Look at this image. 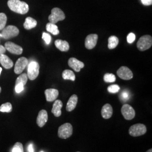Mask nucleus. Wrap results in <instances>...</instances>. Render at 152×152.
I'll list each match as a JSON object with an SVG mask.
<instances>
[{"mask_svg":"<svg viewBox=\"0 0 152 152\" xmlns=\"http://www.w3.org/2000/svg\"><path fill=\"white\" fill-rule=\"evenodd\" d=\"M7 5L11 11L19 14H26L29 11V6L27 4L20 0H9Z\"/></svg>","mask_w":152,"mask_h":152,"instance_id":"obj_1","label":"nucleus"},{"mask_svg":"<svg viewBox=\"0 0 152 152\" xmlns=\"http://www.w3.org/2000/svg\"><path fill=\"white\" fill-rule=\"evenodd\" d=\"M152 45V37L149 35L142 36L137 42V48L141 51H144L150 49Z\"/></svg>","mask_w":152,"mask_h":152,"instance_id":"obj_2","label":"nucleus"},{"mask_svg":"<svg viewBox=\"0 0 152 152\" xmlns=\"http://www.w3.org/2000/svg\"><path fill=\"white\" fill-rule=\"evenodd\" d=\"M65 15L64 12L59 8L55 7L51 10V14L49 15V20L50 23L56 24L59 21L64 20Z\"/></svg>","mask_w":152,"mask_h":152,"instance_id":"obj_3","label":"nucleus"},{"mask_svg":"<svg viewBox=\"0 0 152 152\" xmlns=\"http://www.w3.org/2000/svg\"><path fill=\"white\" fill-rule=\"evenodd\" d=\"M73 134V127L71 124L66 123L60 126L58 129V136L63 139H66L72 136Z\"/></svg>","mask_w":152,"mask_h":152,"instance_id":"obj_4","label":"nucleus"},{"mask_svg":"<svg viewBox=\"0 0 152 152\" xmlns=\"http://www.w3.org/2000/svg\"><path fill=\"white\" fill-rule=\"evenodd\" d=\"M129 132L131 136L134 137L141 136L147 132V127L145 125L137 124L131 126L129 129Z\"/></svg>","mask_w":152,"mask_h":152,"instance_id":"obj_5","label":"nucleus"},{"mask_svg":"<svg viewBox=\"0 0 152 152\" xmlns=\"http://www.w3.org/2000/svg\"><path fill=\"white\" fill-rule=\"evenodd\" d=\"M39 65L36 61H32L29 63L28 66V78L31 80H34L39 75Z\"/></svg>","mask_w":152,"mask_h":152,"instance_id":"obj_6","label":"nucleus"},{"mask_svg":"<svg viewBox=\"0 0 152 152\" xmlns=\"http://www.w3.org/2000/svg\"><path fill=\"white\" fill-rule=\"evenodd\" d=\"M19 33V30L18 28L14 26H9L2 30L1 33L2 37L6 39L15 37Z\"/></svg>","mask_w":152,"mask_h":152,"instance_id":"obj_7","label":"nucleus"},{"mask_svg":"<svg viewBox=\"0 0 152 152\" xmlns=\"http://www.w3.org/2000/svg\"><path fill=\"white\" fill-rule=\"evenodd\" d=\"M121 113L126 120H132L135 116V110L127 104H125L122 106L121 108Z\"/></svg>","mask_w":152,"mask_h":152,"instance_id":"obj_8","label":"nucleus"},{"mask_svg":"<svg viewBox=\"0 0 152 152\" xmlns=\"http://www.w3.org/2000/svg\"><path fill=\"white\" fill-rule=\"evenodd\" d=\"M117 74L120 78L124 80H130L133 78V73L130 69L125 66L120 67L117 72Z\"/></svg>","mask_w":152,"mask_h":152,"instance_id":"obj_9","label":"nucleus"},{"mask_svg":"<svg viewBox=\"0 0 152 152\" xmlns=\"http://www.w3.org/2000/svg\"><path fill=\"white\" fill-rule=\"evenodd\" d=\"M28 64V60L25 57H21L16 61L14 67V72L18 74H21L26 68Z\"/></svg>","mask_w":152,"mask_h":152,"instance_id":"obj_10","label":"nucleus"},{"mask_svg":"<svg viewBox=\"0 0 152 152\" xmlns=\"http://www.w3.org/2000/svg\"><path fill=\"white\" fill-rule=\"evenodd\" d=\"M6 50L9 51L11 54L15 55L22 54L23 53V48L21 46L14 44L11 42H7L5 44Z\"/></svg>","mask_w":152,"mask_h":152,"instance_id":"obj_11","label":"nucleus"},{"mask_svg":"<svg viewBox=\"0 0 152 152\" xmlns=\"http://www.w3.org/2000/svg\"><path fill=\"white\" fill-rule=\"evenodd\" d=\"M98 36L96 34H91L88 35L85 39V47L87 49H94L97 44Z\"/></svg>","mask_w":152,"mask_h":152,"instance_id":"obj_12","label":"nucleus"},{"mask_svg":"<svg viewBox=\"0 0 152 152\" xmlns=\"http://www.w3.org/2000/svg\"><path fill=\"white\" fill-rule=\"evenodd\" d=\"M68 63L71 68H72L73 70H75L77 72H80L82 68H83L85 66V64L83 62L75 58H70L68 60Z\"/></svg>","mask_w":152,"mask_h":152,"instance_id":"obj_13","label":"nucleus"},{"mask_svg":"<svg viewBox=\"0 0 152 152\" xmlns=\"http://www.w3.org/2000/svg\"><path fill=\"white\" fill-rule=\"evenodd\" d=\"M48 120V114L46 110H41L39 111L37 118V124L39 127H42Z\"/></svg>","mask_w":152,"mask_h":152,"instance_id":"obj_14","label":"nucleus"},{"mask_svg":"<svg viewBox=\"0 0 152 152\" xmlns=\"http://www.w3.org/2000/svg\"><path fill=\"white\" fill-rule=\"evenodd\" d=\"M46 99L48 102H51L55 101L59 95V91L58 90L54 88L46 89L45 91Z\"/></svg>","mask_w":152,"mask_h":152,"instance_id":"obj_15","label":"nucleus"},{"mask_svg":"<svg viewBox=\"0 0 152 152\" xmlns=\"http://www.w3.org/2000/svg\"><path fill=\"white\" fill-rule=\"evenodd\" d=\"M0 63L6 69H10L13 66V61L5 54L0 55Z\"/></svg>","mask_w":152,"mask_h":152,"instance_id":"obj_16","label":"nucleus"},{"mask_svg":"<svg viewBox=\"0 0 152 152\" xmlns=\"http://www.w3.org/2000/svg\"><path fill=\"white\" fill-rule=\"evenodd\" d=\"M63 107V103L60 100H56L53 105L51 112L54 114L55 117H60L61 114V109Z\"/></svg>","mask_w":152,"mask_h":152,"instance_id":"obj_17","label":"nucleus"},{"mask_svg":"<svg viewBox=\"0 0 152 152\" xmlns=\"http://www.w3.org/2000/svg\"><path fill=\"white\" fill-rule=\"evenodd\" d=\"M78 102V97L77 96L74 94L72 95L69 100L68 101V103L66 106V110L68 112H72L73 110L76 107L77 104Z\"/></svg>","mask_w":152,"mask_h":152,"instance_id":"obj_18","label":"nucleus"},{"mask_svg":"<svg viewBox=\"0 0 152 152\" xmlns=\"http://www.w3.org/2000/svg\"><path fill=\"white\" fill-rule=\"evenodd\" d=\"M113 114L112 107L109 104H106L104 105L102 109V115L104 119L110 118Z\"/></svg>","mask_w":152,"mask_h":152,"instance_id":"obj_19","label":"nucleus"},{"mask_svg":"<svg viewBox=\"0 0 152 152\" xmlns=\"http://www.w3.org/2000/svg\"><path fill=\"white\" fill-rule=\"evenodd\" d=\"M55 45L57 49L63 52L68 51L69 49V43L66 41L57 39L55 41Z\"/></svg>","mask_w":152,"mask_h":152,"instance_id":"obj_20","label":"nucleus"},{"mask_svg":"<svg viewBox=\"0 0 152 152\" xmlns=\"http://www.w3.org/2000/svg\"><path fill=\"white\" fill-rule=\"evenodd\" d=\"M37 24V22L34 19L31 17H27L26 19V20L24 23V28L26 29L29 30L36 27Z\"/></svg>","mask_w":152,"mask_h":152,"instance_id":"obj_21","label":"nucleus"},{"mask_svg":"<svg viewBox=\"0 0 152 152\" xmlns=\"http://www.w3.org/2000/svg\"><path fill=\"white\" fill-rule=\"evenodd\" d=\"M46 29L47 31L52 33L54 35H58L59 33V31L58 27L55 24L51 23H49L46 26Z\"/></svg>","mask_w":152,"mask_h":152,"instance_id":"obj_22","label":"nucleus"},{"mask_svg":"<svg viewBox=\"0 0 152 152\" xmlns=\"http://www.w3.org/2000/svg\"><path fill=\"white\" fill-rule=\"evenodd\" d=\"M62 77L64 80H68L72 81H75L76 79V76L73 72L69 69H66L63 72Z\"/></svg>","mask_w":152,"mask_h":152,"instance_id":"obj_23","label":"nucleus"},{"mask_svg":"<svg viewBox=\"0 0 152 152\" xmlns=\"http://www.w3.org/2000/svg\"><path fill=\"white\" fill-rule=\"evenodd\" d=\"M119 43V39L116 36H112L108 38V47L109 49H115Z\"/></svg>","mask_w":152,"mask_h":152,"instance_id":"obj_24","label":"nucleus"},{"mask_svg":"<svg viewBox=\"0 0 152 152\" xmlns=\"http://www.w3.org/2000/svg\"><path fill=\"white\" fill-rule=\"evenodd\" d=\"M28 81L27 75L26 73H23L19 76L16 79L15 85L17 84H22L25 86Z\"/></svg>","mask_w":152,"mask_h":152,"instance_id":"obj_25","label":"nucleus"},{"mask_svg":"<svg viewBox=\"0 0 152 152\" xmlns=\"http://www.w3.org/2000/svg\"><path fill=\"white\" fill-rule=\"evenodd\" d=\"M12 110V105L10 103H6L0 106V112L10 113Z\"/></svg>","mask_w":152,"mask_h":152,"instance_id":"obj_26","label":"nucleus"},{"mask_svg":"<svg viewBox=\"0 0 152 152\" xmlns=\"http://www.w3.org/2000/svg\"><path fill=\"white\" fill-rule=\"evenodd\" d=\"M7 22V16L4 13H0V31L2 30L5 27Z\"/></svg>","mask_w":152,"mask_h":152,"instance_id":"obj_27","label":"nucleus"},{"mask_svg":"<svg viewBox=\"0 0 152 152\" xmlns=\"http://www.w3.org/2000/svg\"><path fill=\"white\" fill-rule=\"evenodd\" d=\"M116 78L112 73H106L104 76V81L108 83H112L115 81Z\"/></svg>","mask_w":152,"mask_h":152,"instance_id":"obj_28","label":"nucleus"},{"mask_svg":"<svg viewBox=\"0 0 152 152\" xmlns=\"http://www.w3.org/2000/svg\"><path fill=\"white\" fill-rule=\"evenodd\" d=\"M12 152H24L23 146L21 142H17L14 145Z\"/></svg>","mask_w":152,"mask_h":152,"instance_id":"obj_29","label":"nucleus"},{"mask_svg":"<svg viewBox=\"0 0 152 152\" xmlns=\"http://www.w3.org/2000/svg\"><path fill=\"white\" fill-rule=\"evenodd\" d=\"M120 90V86L117 85H112L108 87V91L110 93H112V94H115L118 92Z\"/></svg>","mask_w":152,"mask_h":152,"instance_id":"obj_30","label":"nucleus"},{"mask_svg":"<svg viewBox=\"0 0 152 152\" xmlns=\"http://www.w3.org/2000/svg\"><path fill=\"white\" fill-rule=\"evenodd\" d=\"M42 38L44 39L45 42V43L47 44V45H49V44H50L51 41V36L48 33H43Z\"/></svg>","mask_w":152,"mask_h":152,"instance_id":"obj_31","label":"nucleus"},{"mask_svg":"<svg viewBox=\"0 0 152 152\" xmlns=\"http://www.w3.org/2000/svg\"><path fill=\"white\" fill-rule=\"evenodd\" d=\"M135 38H136L135 34L133 33H130L127 36V41L129 44H132L135 41Z\"/></svg>","mask_w":152,"mask_h":152,"instance_id":"obj_32","label":"nucleus"},{"mask_svg":"<svg viewBox=\"0 0 152 152\" xmlns=\"http://www.w3.org/2000/svg\"><path fill=\"white\" fill-rule=\"evenodd\" d=\"M24 87V86L22 84H17V85H15V92L16 93H18V94L20 93V92L23 91Z\"/></svg>","mask_w":152,"mask_h":152,"instance_id":"obj_33","label":"nucleus"},{"mask_svg":"<svg viewBox=\"0 0 152 152\" xmlns=\"http://www.w3.org/2000/svg\"><path fill=\"white\" fill-rule=\"evenodd\" d=\"M129 94L127 91H123L121 94V97L122 99V100L124 101H126L127 100L129 99Z\"/></svg>","mask_w":152,"mask_h":152,"instance_id":"obj_34","label":"nucleus"},{"mask_svg":"<svg viewBox=\"0 0 152 152\" xmlns=\"http://www.w3.org/2000/svg\"><path fill=\"white\" fill-rule=\"evenodd\" d=\"M141 3L145 6L152 5V0H141Z\"/></svg>","mask_w":152,"mask_h":152,"instance_id":"obj_35","label":"nucleus"},{"mask_svg":"<svg viewBox=\"0 0 152 152\" xmlns=\"http://www.w3.org/2000/svg\"><path fill=\"white\" fill-rule=\"evenodd\" d=\"M5 48L2 45H0V55L5 54L6 52Z\"/></svg>","mask_w":152,"mask_h":152,"instance_id":"obj_36","label":"nucleus"},{"mask_svg":"<svg viewBox=\"0 0 152 152\" xmlns=\"http://www.w3.org/2000/svg\"><path fill=\"white\" fill-rule=\"evenodd\" d=\"M28 151L29 152H34V148L32 144H30L28 147Z\"/></svg>","mask_w":152,"mask_h":152,"instance_id":"obj_37","label":"nucleus"},{"mask_svg":"<svg viewBox=\"0 0 152 152\" xmlns=\"http://www.w3.org/2000/svg\"><path fill=\"white\" fill-rule=\"evenodd\" d=\"M146 152H152V149H149L148 151H147Z\"/></svg>","mask_w":152,"mask_h":152,"instance_id":"obj_38","label":"nucleus"},{"mask_svg":"<svg viewBox=\"0 0 152 152\" xmlns=\"http://www.w3.org/2000/svg\"><path fill=\"white\" fill-rule=\"evenodd\" d=\"M2 71V69L1 67H0V75H1V73Z\"/></svg>","mask_w":152,"mask_h":152,"instance_id":"obj_39","label":"nucleus"},{"mask_svg":"<svg viewBox=\"0 0 152 152\" xmlns=\"http://www.w3.org/2000/svg\"><path fill=\"white\" fill-rule=\"evenodd\" d=\"M1 92V87H0V93Z\"/></svg>","mask_w":152,"mask_h":152,"instance_id":"obj_40","label":"nucleus"},{"mask_svg":"<svg viewBox=\"0 0 152 152\" xmlns=\"http://www.w3.org/2000/svg\"><path fill=\"white\" fill-rule=\"evenodd\" d=\"M0 37H2V34H0Z\"/></svg>","mask_w":152,"mask_h":152,"instance_id":"obj_41","label":"nucleus"},{"mask_svg":"<svg viewBox=\"0 0 152 152\" xmlns=\"http://www.w3.org/2000/svg\"><path fill=\"white\" fill-rule=\"evenodd\" d=\"M43 152V151H41V152Z\"/></svg>","mask_w":152,"mask_h":152,"instance_id":"obj_42","label":"nucleus"},{"mask_svg":"<svg viewBox=\"0 0 152 152\" xmlns=\"http://www.w3.org/2000/svg\"></svg>","mask_w":152,"mask_h":152,"instance_id":"obj_43","label":"nucleus"}]
</instances>
